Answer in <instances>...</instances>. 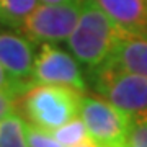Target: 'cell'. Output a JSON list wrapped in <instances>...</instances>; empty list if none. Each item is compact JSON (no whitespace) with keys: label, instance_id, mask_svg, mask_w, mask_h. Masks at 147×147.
<instances>
[{"label":"cell","instance_id":"cell-12","mask_svg":"<svg viewBox=\"0 0 147 147\" xmlns=\"http://www.w3.org/2000/svg\"><path fill=\"white\" fill-rule=\"evenodd\" d=\"M51 134L65 147L77 146L79 142H82L84 139L88 137V131H87V126L82 121V118H75V119L69 121L61 127L51 131Z\"/></svg>","mask_w":147,"mask_h":147},{"label":"cell","instance_id":"cell-16","mask_svg":"<svg viewBox=\"0 0 147 147\" xmlns=\"http://www.w3.org/2000/svg\"><path fill=\"white\" fill-rule=\"evenodd\" d=\"M18 98H20L18 95L0 90V118H3L7 113H10V111L15 110Z\"/></svg>","mask_w":147,"mask_h":147},{"label":"cell","instance_id":"cell-5","mask_svg":"<svg viewBox=\"0 0 147 147\" xmlns=\"http://www.w3.org/2000/svg\"><path fill=\"white\" fill-rule=\"evenodd\" d=\"M80 8V3H44L23 20L18 31L33 42L65 41L77 26Z\"/></svg>","mask_w":147,"mask_h":147},{"label":"cell","instance_id":"cell-13","mask_svg":"<svg viewBox=\"0 0 147 147\" xmlns=\"http://www.w3.org/2000/svg\"><path fill=\"white\" fill-rule=\"evenodd\" d=\"M124 147H147V113L131 115Z\"/></svg>","mask_w":147,"mask_h":147},{"label":"cell","instance_id":"cell-18","mask_svg":"<svg viewBox=\"0 0 147 147\" xmlns=\"http://www.w3.org/2000/svg\"><path fill=\"white\" fill-rule=\"evenodd\" d=\"M74 147H98V146H96V144L93 142V139H92V137L88 136L87 139H84L82 142H79L77 146H74Z\"/></svg>","mask_w":147,"mask_h":147},{"label":"cell","instance_id":"cell-4","mask_svg":"<svg viewBox=\"0 0 147 147\" xmlns=\"http://www.w3.org/2000/svg\"><path fill=\"white\" fill-rule=\"evenodd\" d=\"M80 118L98 147H124L131 115L108 100L82 96Z\"/></svg>","mask_w":147,"mask_h":147},{"label":"cell","instance_id":"cell-2","mask_svg":"<svg viewBox=\"0 0 147 147\" xmlns=\"http://www.w3.org/2000/svg\"><path fill=\"white\" fill-rule=\"evenodd\" d=\"M80 93L82 92L67 85L33 84L20 95L16 106L31 124L51 132L79 118Z\"/></svg>","mask_w":147,"mask_h":147},{"label":"cell","instance_id":"cell-6","mask_svg":"<svg viewBox=\"0 0 147 147\" xmlns=\"http://www.w3.org/2000/svg\"><path fill=\"white\" fill-rule=\"evenodd\" d=\"M33 84H59L74 87L79 92H87V84L79 67V62L69 53L44 42L34 59L31 75Z\"/></svg>","mask_w":147,"mask_h":147},{"label":"cell","instance_id":"cell-15","mask_svg":"<svg viewBox=\"0 0 147 147\" xmlns=\"http://www.w3.org/2000/svg\"><path fill=\"white\" fill-rule=\"evenodd\" d=\"M31 85L33 84L16 80L15 77H11L10 74L0 65V90H3V92H10V93H15V95L20 96V95L23 93L28 87H31Z\"/></svg>","mask_w":147,"mask_h":147},{"label":"cell","instance_id":"cell-10","mask_svg":"<svg viewBox=\"0 0 147 147\" xmlns=\"http://www.w3.org/2000/svg\"><path fill=\"white\" fill-rule=\"evenodd\" d=\"M0 147H28L26 123L20 113L10 111L0 118Z\"/></svg>","mask_w":147,"mask_h":147},{"label":"cell","instance_id":"cell-3","mask_svg":"<svg viewBox=\"0 0 147 147\" xmlns=\"http://www.w3.org/2000/svg\"><path fill=\"white\" fill-rule=\"evenodd\" d=\"M92 72V87L101 98L129 115L147 113V77L105 62Z\"/></svg>","mask_w":147,"mask_h":147},{"label":"cell","instance_id":"cell-11","mask_svg":"<svg viewBox=\"0 0 147 147\" xmlns=\"http://www.w3.org/2000/svg\"><path fill=\"white\" fill-rule=\"evenodd\" d=\"M36 7L38 0H0V25L18 30Z\"/></svg>","mask_w":147,"mask_h":147},{"label":"cell","instance_id":"cell-14","mask_svg":"<svg viewBox=\"0 0 147 147\" xmlns=\"http://www.w3.org/2000/svg\"><path fill=\"white\" fill-rule=\"evenodd\" d=\"M26 139L28 147H65L49 131L34 126L31 123H26Z\"/></svg>","mask_w":147,"mask_h":147},{"label":"cell","instance_id":"cell-8","mask_svg":"<svg viewBox=\"0 0 147 147\" xmlns=\"http://www.w3.org/2000/svg\"><path fill=\"white\" fill-rule=\"evenodd\" d=\"M131 34L147 36V0H90Z\"/></svg>","mask_w":147,"mask_h":147},{"label":"cell","instance_id":"cell-7","mask_svg":"<svg viewBox=\"0 0 147 147\" xmlns=\"http://www.w3.org/2000/svg\"><path fill=\"white\" fill-rule=\"evenodd\" d=\"M34 46L26 36L11 31H0V65L11 77L21 82H31L34 67Z\"/></svg>","mask_w":147,"mask_h":147},{"label":"cell","instance_id":"cell-9","mask_svg":"<svg viewBox=\"0 0 147 147\" xmlns=\"http://www.w3.org/2000/svg\"><path fill=\"white\" fill-rule=\"evenodd\" d=\"M106 62L147 77V36L124 33Z\"/></svg>","mask_w":147,"mask_h":147},{"label":"cell","instance_id":"cell-1","mask_svg":"<svg viewBox=\"0 0 147 147\" xmlns=\"http://www.w3.org/2000/svg\"><path fill=\"white\" fill-rule=\"evenodd\" d=\"M124 33L101 8L90 0H84L77 26L67 42L77 61L93 70L111 57Z\"/></svg>","mask_w":147,"mask_h":147},{"label":"cell","instance_id":"cell-17","mask_svg":"<svg viewBox=\"0 0 147 147\" xmlns=\"http://www.w3.org/2000/svg\"><path fill=\"white\" fill-rule=\"evenodd\" d=\"M42 3H53V5H57V3H82V0H39Z\"/></svg>","mask_w":147,"mask_h":147}]
</instances>
